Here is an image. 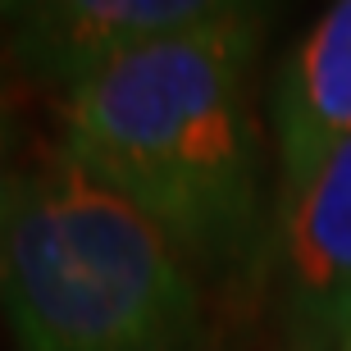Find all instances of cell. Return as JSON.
<instances>
[{
	"mask_svg": "<svg viewBox=\"0 0 351 351\" xmlns=\"http://www.w3.org/2000/svg\"><path fill=\"white\" fill-rule=\"evenodd\" d=\"M261 5H219L64 96V151L114 187L192 269L265 256V137L256 123Z\"/></svg>",
	"mask_w": 351,
	"mask_h": 351,
	"instance_id": "6da1fadb",
	"label": "cell"
},
{
	"mask_svg": "<svg viewBox=\"0 0 351 351\" xmlns=\"http://www.w3.org/2000/svg\"><path fill=\"white\" fill-rule=\"evenodd\" d=\"M0 311L19 351H192L201 287L142 210L55 151L0 228Z\"/></svg>",
	"mask_w": 351,
	"mask_h": 351,
	"instance_id": "7a4b0ae2",
	"label": "cell"
},
{
	"mask_svg": "<svg viewBox=\"0 0 351 351\" xmlns=\"http://www.w3.org/2000/svg\"><path fill=\"white\" fill-rule=\"evenodd\" d=\"M278 311L292 351H342L351 338V142L278 219Z\"/></svg>",
	"mask_w": 351,
	"mask_h": 351,
	"instance_id": "3957f363",
	"label": "cell"
},
{
	"mask_svg": "<svg viewBox=\"0 0 351 351\" xmlns=\"http://www.w3.org/2000/svg\"><path fill=\"white\" fill-rule=\"evenodd\" d=\"M223 0H37L10 5V55L27 78L78 91L119 60L219 14Z\"/></svg>",
	"mask_w": 351,
	"mask_h": 351,
	"instance_id": "277c9868",
	"label": "cell"
},
{
	"mask_svg": "<svg viewBox=\"0 0 351 351\" xmlns=\"http://www.w3.org/2000/svg\"><path fill=\"white\" fill-rule=\"evenodd\" d=\"M269 128L278 160L274 219H283L319 165L351 142V0L328 5L283 55L269 82Z\"/></svg>",
	"mask_w": 351,
	"mask_h": 351,
	"instance_id": "5b68a950",
	"label": "cell"
},
{
	"mask_svg": "<svg viewBox=\"0 0 351 351\" xmlns=\"http://www.w3.org/2000/svg\"><path fill=\"white\" fill-rule=\"evenodd\" d=\"M23 173L27 169H19V151H14V114L5 105V96H0V228H5L14 201H19Z\"/></svg>",
	"mask_w": 351,
	"mask_h": 351,
	"instance_id": "8992f818",
	"label": "cell"
},
{
	"mask_svg": "<svg viewBox=\"0 0 351 351\" xmlns=\"http://www.w3.org/2000/svg\"><path fill=\"white\" fill-rule=\"evenodd\" d=\"M342 351H351V338H347V342H342Z\"/></svg>",
	"mask_w": 351,
	"mask_h": 351,
	"instance_id": "52a82bcc",
	"label": "cell"
}]
</instances>
